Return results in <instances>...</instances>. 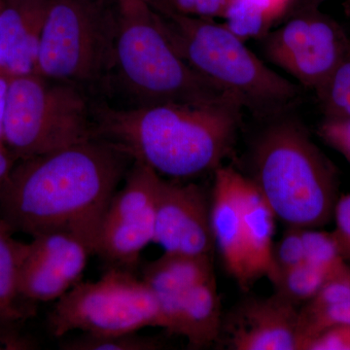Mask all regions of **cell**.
<instances>
[{"mask_svg":"<svg viewBox=\"0 0 350 350\" xmlns=\"http://www.w3.org/2000/svg\"><path fill=\"white\" fill-rule=\"evenodd\" d=\"M338 324H350V300L310 315L298 312L299 350L320 332Z\"/></svg>","mask_w":350,"mask_h":350,"instance_id":"26","label":"cell"},{"mask_svg":"<svg viewBox=\"0 0 350 350\" xmlns=\"http://www.w3.org/2000/svg\"><path fill=\"white\" fill-rule=\"evenodd\" d=\"M317 94L325 118L350 119V52Z\"/></svg>","mask_w":350,"mask_h":350,"instance_id":"24","label":"cell"},{"mask_svg":"<svg viewBox=\"0 0 350 350\" xmlns=\"http://www.w3.org/2000/svg\"><path fill=\"white\" fill-rule=\"evenodd\" d=\"M50 0H2L0 75L36 73L39 46Z\"/></svg>","mask_w":350,"mask_h":350,"instance_id":"15","label":"cell"},{"mask_svg":"<svg viewBox=\"0 0 350 350\" xmlns=\"http://www.w3.org/2000/svg\"><path fill=\"white\" fill-rule=\"evenodd\" d=\"M295 10L282 27L261 38L262 49L269 62L317 92L350 52V39L319 7Z\"/></svg>","mask_w":350,"mask_h":350,"instance_id":"9","label":"cell"},{"mask_svg":"<svg viewBox=\"0 0 350 350\" xmlns=\"http://www.w3.org/2000/svg\"><path fill=\"white\" fill-rule=\"evenodd\" d=\"M10 78L0 75V145H3L4 118H5L7 92Z\"/></svg>","mask_w":350,"mask_h":350,"instance_id":"33","label":"cell"},{"mask_svg":"<svg viewBox=\"0 0 350 350\" xmlns=\"http://www.w3.org/2000/svg\"><path fill=\"white\" fill-rule=\"evenodd\" d=\"M131 161L98 137L18 161L0 195V219L32 238L68 232L94 255L101 220Z\"/></svg>","mask_w":350,"mask_h":350,"instance_id":"1","label":"cell"},{"mask_svg":"<svg viewBox=\"0 0 350 350\" xmlns=\"http://www.w3.org/2000/svg\"><path fill=\"white\" fill-rule=\"evenodd\" d=\"M271 257L273 273L269 278L271 283L282 273L306 262L301 228L288 227L282 239L273 244Z\"/></svg>","mask_w":350,"mask_h":350,"instance_id":"25","label":"cell"},{"mask_svg":"<svg viewBox=\"0 0 350 350\" xmlns=\"http://www.w3.org/2000/svg\"><path fill=\"white\" fill-rule=\"evenodd\" d=\"M230 0H172L174 14L200 18H223Z\"/></svg>","mask_w":350,"mask_h":350,"instance_id":"30","label":"cell"},{"mask_svg":"<svg viewBox=\"0 0 350 350\" xmlns=\"http://www.w3.org/2000/svg\"><path fill=\"white\" fill-rule=\"evenodd\" d=\"M16 163L17 160L7 150L5 146L0 145V195L5 187Z\"/></svg>","mask_w":350,"mask_h":350,"instance_id":"32","label":"cell"},{"mask_svg":"<svg viewBox=\"0 0 350 350\" xmlns=\"http://www.w3.org/2000/svg\"><path fill=\"white\" fill-rule=\"evenodd\" d=\"M246 176L287 227L317 229L334 218L337 170L297 122H275L259 133Z\"/></svg>","mask_w":350,"mask_h":350,"instance_id":"3","label":"cell"},{"mask_svg":"<svg viewBox=\"0 0 350 350\" xmlns=\"http://www.w3.org/2000/svg\"><path fill=\"white\" fill-rule=\"evenodd\" d=\"M144 1L162 16H170L174 14L172 0H144Z\"/></svg>","mask_w":350,"mask_h":350,"instance_id":"34","label":"cell"},{"mask_svg":"<svg viewBox=\"0 0 350 350\" xmlns=\"http://www.w3.org/2000/svg\"><path fill=\"white\" fill-rule=\"evenodd\" d=\"M306 262L325 271L329 276L337 275L349 267L344 248L335 232L301 229Z\"/></svg>","mask_w":350,"mask_h":350,"instance_id":"22","label":"cell"},{"mask_svg":"<svg viewBox=\"0 0 350 350\" xmlns=\"http://www.w3.org/2000/svg\"><path fill=\"white\" fill-rule=\"evenodd\" d=\"M153 243L165 252L191 256L213 255L211 195L195 183L161 178L157 196Z\"/></svg>","mask_w":350,"mask_h":350,"instance_id":"11","label":"cell"},{"mask_svg":"<svg viewBox=\"0 0 350 350\" xmlns=\"http://www.w3.org/2000/svg\"><path fill=\"white\" fill-rule=\"evenodd\" d=\"M117 0H50L36 75L85 90L107 84L115 68Z\"/></svg>","mask_w":350,"mask_h":350,"instance_id":"6","label":"cell"},{"mask_svg":"<svg viewBox=\"0 0 350 350\" xmlns=\"http://www.w3.org/2000/svg\"><path fill=\"white\" fill-rule=\"evenodd\" d=\"M211 194V229L227 273L241 289L247 291L248 282L243 221V182L244 175L232 167L214 172Z\"/></svg>","mask_w":350,"mask_h":350,"instance_id":"14","label":"cell"},{"mask_svg":"<svg viewBox=\"0 0 350 350\" xmlns=\"http://www.w3.org/2000/svg\"><path fill=\"white\" fill-rule=\"evenodd\" d=\"M1 5H2V0H0V9H1Z\"/></svg>","mask_w":350,"mask_h":350,"instance_id":"37","label":"cell"},{"mask_svg":"<svg viewBox=\"0 0 350 350\" xmlns=\"http://www.w3.org/2000/svg\"><path fill=\"white\" fill-rule=\"evenodd\" d=\"M163 347L158 338L139 335L137 332L108 336L83 333L59 345V349L64 350H157Z\"/></svg>","mask_w":350,"mask_h":350,"instance_id":"23","label":"cell"},{"mask_svg":"<svg viewBox=\"0 0 350 350\" xmlns=\"http://www.w3.org/2000/svg\"><path fill=\"white\" fill-rule=\"evenodd\" d=\"M335 234L342 244L347 261H350V193L338 199L334 213Z\"/></svg>","mask_w":350,"mask_h":350,"instance_id":"31","label":"cell"},{"mask_svg":"<svg viewBox=\"0 0 350 350\" xmlns=\"http://www.w3.org/2000/svg\"><path fill=\"white\" fill-rule=\"evenodd\" d=\"M13 232L0 219V322L23 317L18 308L21 299L18 275L25 243L12 238Z\"/></svg>","mask_w":350,"mask_h":350,"instance_id":"20","label":"cell"},{"mask_svg":"<svg viewBox=\"0 0 350 350\" xmlns=\"http://www.w3.org/2000/svg\"><path fill=\"white\" fill-rule=\"evenodd\" d=\"M345 7H347V12L349 13V15H350V0H347Z\"/></svg>","mask_w":350,"mask_h":350,"instance_id":"36","label":"cell"},{"mask_svg":"<svg viewBox=\"0 0 350 350\" xmlns=\"http://www.w3.org/2000/svg\"><path fill=\"white\" fill-rule=\"evenodd\" d=\"M118 31L112 78L133 105L241 103L191 68L144 0H117Z\"/></svg>","mask_w":350,"mask_h":350,"instance_id":"4","label":"cell"},{"mask_svg":"<svg viewBox=\"0 0 350 350\" xmlns=\"http://www.w3.org/2000/svg\"><path fill=\"white\" fill-rule=\"evenodd\" d=\"M165 330L187 338L191 349L217 342L223 315L215 275L188 288L163 312Z\"/></svg>","mask_w":350,"mask_h":350,"instance_id":"16","label":"cell"},{"mask_svg":"<svg viewBox=\"0 0 350 350\" xmlns=\"http://www.w3.org/2000/svg\"><path fill=\"white\" fill-rule=\"evenodd\" d=\"M349 300H350V266L329 278L312 300L299 308V314H313Z\"/></svg>","mask_w":350,"mask_h":350,"instance_id":"27","label":"cell"},{"mask_svg":"<svg viewBox=\"0 0 350 350\" xmlns=\"http://www.w3.org/2000/svg\"><path fill=\"white\" fill-rule=\"evenodd\" d=\"M299 308L276 297H250L223 317L220 338L232 350H299Z\"/></svg>","mask_w":350,"mask_h":350,"instance_id":"13","label":"cell"},{"mask_svg":"<svg viewBox=\"0 0 350 350\" xmlns=\"http://www.w3.org/2000/svg\"><path fill=\"white\" fill-rule=\"evenodd\" d=\"M332 276L308 262L282 273L273 282L276 297L295 308H300L312 300L320 288Z\"/></svg>","mask_w":350,"mask_h":350,"instance_id":"21","label":"cell"},{"mask_svg":"<svg viewBox=\"0 0 350 350\" xmlns=\"http://www.w3.org/2000/svg\"><path fill=\"white\" fill-rule=\"evenodd\" d=\"M213 276L211 257L165 252L159 259L145 265L142 278L161 308L178 298L188 288Z\"/></svg>","mask_w":350,"mask_h":350,"instance_id":"18","label":"cell"},{"mask_svg":"<svg viewBox=\"0 0 350 350\" xmlns=\"http://www.w3.org/2000/svg\"><path fill=\"white\" fill-rule=\"evenodd\" d=\"M175 49L196 72L257 111L275 109L298 96V87L262 63L225 24L211 18L162 16Z\"/></svg>","mask_w":350,"mask_h":350,"instance_id":"5","label":"cell"},{"mask_svg":"<svg viewBox=\"0 0 350 350\" xmlns=\"http://www.w3.org/2000/svg\"><path fill=\"white\" fill-rule=\"evenodd\" d=\"M90 255L93 254L86 244L68 232L36 237L25 243L21 260V298L42 303L59 300L81 282Z\"/></svg>","mask_w":350,"mask_h":350,"instance_id":"12","label":"cell"},{"mask_svg":"<svg viewBox=\"0 0 350 350\" xmlns=\"http://www.w3.org/2000/svg\"><path fill=\"white\" fill-rule=\"evenodd\" d=\"M244 175V174H243ZM244 248L248 282L253 283L273 273L275 215L252 181L244 175L243 192Z\"/></svg>","mask_w":350,"mask_h":350,"instance_id":"17","label":"cell"},{"mask_svg":"<svg viewBox=\"0 0 350 350\" xmlns=\"http://www.w3.org/2000/svg\"><path fill=\"white\" fill-rule=\"evenodd\" d=\"M295 0H230L222 19L239 38H262L291 10Z\"/></svg>","mask_w":350,"mask_h":350,"instance_id":"19","label":"cell"},{"mask_svg":"<svg viewBox=\"0 0 350 350\" xmlns=\"http://www.w3.org/2000/svg\"><path fill=\"white\" fill-rule=\"evenodd\" d=\"M52 335L63 338L79 330L108 336L163 328L156 296L128 269L110 267L98 282H80L63 295L48 317Z\"/></svg>","mask_w":350,"mask_h":350,"instance_id":"8","label":"cell"},{"mask_svg":"<svg viewBox=\"0 0 350 350\" xmlns=\"http://www.w3.org/2000/svg\"><path fill=\"white\" fill-rule=\"evenodd\" d=\"M319 135L350 163V119L325 118L319 126Z\"/></svg>","mask_w":350,"mask_h":350,"instance_id":"28","label":"cell"},{"mask_svg":"<svg viewBox=\"0 0 350 350\" xmlns=\"http://www.w3.org/2000/svg\"><path fill=\"white\" fill-rule=\"evenodd\" d=\"M161 178L149 165L133 161L125 185L113 196L94 244V255L110 267L135 271L142 250L153 243Z\"/></svg>","mask_w":350,"mask_h":350,"instance_id":"10","label":"cell"},{"mask_svg":"<svg viewBox=\"0 0 350 350\" xmlns=\"http://www.w3.org/2000/svg\"><path fill=\"white\" fill-rule=\"evenodd\" d=\"M303 350H350V324H338L308 340Z\"/></svg>","mask_w":350,"mask_h":350,"instance_id":"29","label":"cell"},{"mask_svg":"<svg viewBox=\"0 0 350 350\" xmlns=\"http://www.w3.org/2000/svg\"><path fill=\"white\" fill-rule=\"evenodd\" d=\"M94 137V105L85 90L31 75L9 79L3 144L21 161Z\"/></svg>","mask_w":350,"mask_h":350,"instance_id":"7","label":"cell"},{"mask_svg":"<svg viewBox=\"0 0 350 350\" xmlns=\"http://www.w3.org/2000/svg\"><path fill=\"white\" fill-rule=\"evenodd\" d=\"M243 105L165 103L94 105V137L107 140L170 179L215 172L236 144Z\"/></svg>","mask_w":350,"mask_h":350,"instance_id":"2","label":"cell"},{"mask_svg":"<svg viewBox=\"0 0 350 350\" xmlns=\"http://www.w3.org/2000/svg\"><path fill=\"white\" fill-rule=\"evenodd\" d=\"M325 1L327 0H295L292 10H295V8H301V7H319Z\"/></svg>","mask_w":350,"mask_h":350,"instance_id":"35","label":"cell"}]
</instances>
